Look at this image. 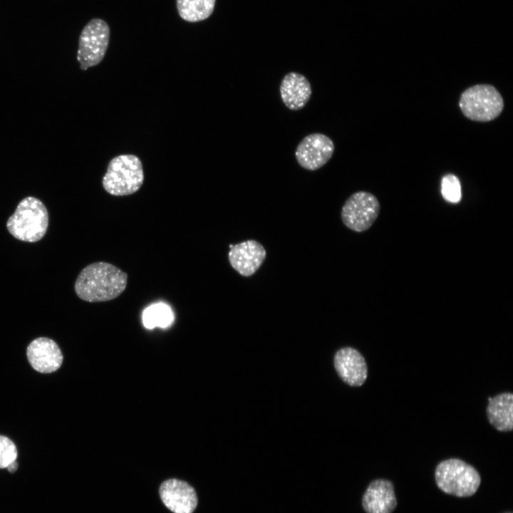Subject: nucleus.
<instances>
[{
    "mask_svg": "<svg viewBox=\"0 0 513 513\" xmlns=\"http://www.w3.org/2000/svg\"><path fill=\"white\" fill-rule=\"evenodd\" d=\"M266 256L264 246L254 239L233 245L228 253L232 267L241 276L249 277L261 267Z\"/></svg>",
    "mask_w": 513,
    "mask_h": 513,
    "instance_id": "1a4fd4ad",
    "label": "nucleus"
},
{
    "mask_svg": "<svg viewBox=\"0 0 513 513\" xmlns=\"http://www.w3.org/2000/svg\"><path fill=\"white\" fill-rule=\"evenodd\" d=\"M216 0H176L180 16L185 21L195 23L209 18L212 14Z\"/></svg>",
    "mask_w": 513,
    "mask_h": 513,
    "instance_id": "dca6fc26",
    "label": "nucleus"
},
{
    "mask_svg": "<svg viewBox=\"0 0 513 513\" xmlns=\"http://www.w3.org/2000/svg\"><path fill=\"white\" fill-rule=\"evenodd\" d=\"M128 274L112 264L98 261L86 266L74 285L77 296L88 302L114 299L125 289Z\"/></svg>",
    "mask_w": 513,
    "mask_h": 513,
    "instance_id": "f257e3e1",
    "label": "nucleus"
},
{
    "mask_svg": "<svg viewBox=\"0 0 513 513\" xmlns=\"http://www.w3.org/2000/svg\"><path fill=\"white\" fill-rule=\"evenodd\" d=\"M459 106L464 115L471 120L488 122L501 114L504 100L492 85L477 84L462 92Z\"/></svg>",
    "mask_w": 513,
    "mask_h": 513,
    "instance_id": "39448f33",
    "label": "nucleus"
},
{
    "mask_svg": "<svg viewBox=\"0 0 513 513\" xmlns=\"http://www.w3.org/2000/svg\"><path fill=\"white\" fill-rule=\"evenodd\" d=\"M159 492L164 504L173 513H192L197 505L194 488L185 481L165 480L161 484Z\"/></svg>",
    "mask_w": 513,
    "mask_h": 513,
    "instance_id": "9d476101",
    "label": "nucleus"
},
{
    "mask_svg": "<svg viewBox=\"0 0 513 513\" xmlns=\"http://www.w3.org/2000/svg\"><path fill=\"white\" fill-rule=\"evenodd\" d=\"M334 366L340 378L351 386H360L366 380L367 365L356 349L346 347L338 351L334 356Z\"/></svg>",
    "mask_w": 513,
    "mask_h": 513,
    "instance_id": "f8f14e48",
    "label": "nucleus"
},
{
    "mask_svg": "<svg viewBox=\"0 0 513 513\" xmlns=\"http://www.w3.org/2000/svg\"><path fill=\"white\" fill-rule=\"evenodd\" d=\"M17 448L9 437L0 435V469H7L14 472L18 467Z\"/></svg>",
    "mask_w": 513,
    "mask_h": 513,
    "instance_id": "a211bd4d",
    "label": "nucleus"
},
{
    "mask_svg": "<svg viewBox=\"0 0 513 513\" xmlns=\"http://www.w3.org/2000/svg\"><path fill=\"white\" fill-rule=\"evenodd\" d=\"M506 513H512V512H506Z\"/></svg>",
    "mask_w": 513,
    "mask_h": 513,
    "instance_id": "412c9836",
    "label": "nucleus"
},
{
    "mask_svg": "<svg viewBox=\"0 0 513 513\" xmlns=\"http://www.w3.org/2000/svg\"><path fill=\"white\" fill-rule=\"evenodd\" d=\"M109 39L110 27L106 21L99 18L88 21L79 36L77 59L81 70L86 71L103 61Z\"/></svg>",
    "mask_w": 513,
    "mask_h": 513,
    "instance_id": "423d86ee",
    "label": "nucleus"
},
{
    "mask_svg": "<svg viewBox=\"0 0 513 513\" xmlns=\"http://www.w3.org/2000/svg\"><path fill=\"white\" fill-rule=\"evenodd\" d=\"M30 365L38 372L51 373L57 370L62 365L63 354L52 339L39 337L32 341L26 350Z\"/></svg>",
    "mask_w": 513,
    "mask_h": 513,
    "instance_id": "9b49d317",
    "label": "nucleus"
},
{
    "mask_svg": "<svg viewBox=\"0 0 513 513\" xmlns=\"http://www.w3.org/2000/svg\"><path fill=\"white\" fill-rule=\"evenodd\" d=\"M143 181V167L140 158L133 154H123L110 160L102 185L111 195L126 196L138 191Z\"/></svg>",
    "mask_w": 513,
    "mask_h": 513,
    "instance_id": "7ed1b4c3",
    "label": "nucleus"
},
{
    "mask_svg": "<svg viewBox=\"0 0 513 513\" xmlns=\"http://www.w3.org/2000/svg\"><path fill=\"white\" fill-rule=\"evenodd\" d=\"M442 195L445 200L457 203L461 199V186L459 179L452 174L443 177L441 182Z\"/></svg>",
    "mask_w": 513,
    "mask_h": 513,
    "instance_id": "6ab92c4d",
    "label": "nucleus"
},
{
    "mask_svg": "<svg viewBox=\"0 0 513 513\" xmlns=\"http://www.w3.org/2000/svg\"><path fill=\"white\" fill-rule=\"evenodd\" d=\"M362 506L366 513L393 512L397 506L393 484L384 479L372 481L363 496Z\"/></svg>",
    "mask_w": 513,
    "mask_h": 513,
    "instance_id": "ddd939ff",
    "label": "nucleus"
},
{
    "mask_svg": "<svg viewBox=\"0 0 513 513\" xmlns=\"http://www.w3.org/2000/svg\"><path fill=\"white\" fill-rule=\"evenodd\" d=\"M142 323L148 329L167 328L174 320L171 308L164 303H157L146 308L142 313Z\"/></svg>",
    "mask_w": 513,
    "mask_h": 513,
    "instance_id": "f3484780",
    "label": "nucleus"
},
{
    "mask_svg": "<svg viewBox=\"0 0 513 513\" xmlns=\"http://www.w3.org/2000/svg\"><path fill=\"white\" fill-rule=\"evenodd\" d=\"M334 150V143L329 137L315 133L306 135L299 143L295 157L302 168L315 171L329 161Z\"/></svg>",
    "mask_w": 513,
    "mask_h": 513,
    "instance_id": "6e6552de",
    "label": "nucleus"
},
{
    "mask_svg": "<svg viewBox=\"0 0 513 513\" xmlns=\"http://www.w3.org/2000/svg\"><path fill=\"white\" fill-rule=\"evenodd\" d=\"M435 479L442 491L460 497L473 495L481 482L475 467L456 458L440 462L436 467Z\"/></svg>",
    "mask_w": 513,
    "mask_h": 513,
    "instance_id": "20e7f679",
    "label": "nucleus"
},
{
    "mask_svg": "<svg viewBox=\"0 0 513 513\" xmlns=\"http://www.w3.org/2000/svg\"><path fill=\"white\" fill-rule=\"evenodd\" d=\"M380 204L370 192L358 191L353 193L344 202L341 212L343 224L356 232L368 230L377 219Z\"/></svg>",
    "mask_w": 513,
    "mask_h": 513,
    "instance_id": "0eeeda50",
    "label": "nucleus"
},
{
    "mask_svg": "<svg viewBox=\"0 0 513 513\" xmlns=\"http://www.w3.org/2000/svg\"><path fill=\"white\" fill-rule=\"evenodd\" d=\"M48 225L47 209L40 200L33 197L23 199L6 222L7 229L14 237L27 242L41 239Z\"/></svg>",
    "mask_w": 513,
    "mask_h": 513,
    "instance_id": "f03ea898",
    "label": "nucleus"
},
{
    "mask_svg": "<svg viewBox=\"0 0 513 513\" xmlns=\"http://www.w3.org/2000/svg\"><path fill=\"white\" fill-rule=\"evenodd\" d=\"M487 416L489 423L497 430L509 432L513 429V394L502 393L488 398Z\"/></svg>",
    "mask_w": 513,
    "mask_h": 513,
    "instance_id": "2eb2a0df",
    "label": "nucleus"
},
{
    "mask_svg": "<svg viewBox=\"0 0 513 513\" xmlns=\"http://www.w3.org/2000/svg\"><path fill=\"white\" fill-rule=\"evenodd\" d=\"M279 92L283 103L291 110L304 108L312 93L309 81L302 74L289 72L283 77Z\"/></svg>",
    "mask_w": 513,
    "mask_h": 513,
    "instance_id": "4468645a",
    "label": "nucleus"
},
{
    "mask_svg": "<svg viewBox=\"0 0 513 513\" xmlns=\"http://www.w3.org/2000/svg\"><path fill=\"white\" fill-rule=\"evenodd\" d=\"M233 247V244H229V248L231 249Z\"/></svg>",
    "mask_w": 513,
    "mask_h": 513,
    "instance_id": "aec40b11",
    "label": "nucleus"
}]
</instances>
